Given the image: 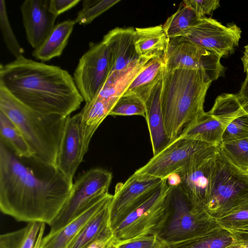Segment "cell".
I'll use <instances>...</instances> for the list:
<instances>
[{"mask_svg":"<svg viewBox=\"0 0 248 248\" xmlns=\"http://www.w3.org/2000/svg\"><path fill=\"white\" fill-rule=\"evenodd\" d=\"M73 183L34 155L19 157L0 141V209L18 221L50 225L68 200Z\"/></svg>","mask_w":248,"mask_h":248,"instance_id":"1","label":"cell"},{"mask_svg":"<svg viewBox=\"0 0 248 248\" xmlns=\"http://www.w3.org/2000/svg\"><path fill=\"white\" fill-rule=\"evenodd\" d=\"M0 86L25 105L45 114L68 117L84 101L66 70L24 56L0 65Z\"/></svg>","mask_w":248,"mask_h":248,"instance_id":"2","label":"cell"},{"mask_svg":"<svg viewBox=\"0 0 248 248\" xmlns=\"http://www.w3.org/2000/svg\"><path fill=\"white\" fill-rule=\"evenodd\" d=\"M212 82L202 70L165 69L161 105L165 131L171 142L205 115V98Z\"/></svg>","mask_w":248,"mask_h":248,"instance_id":"3","label":"cell"},{"mask_svg":"<svg viewBox=\"0 0 248 248\" xmlns=\"http://www.w3.org/2000/svg\"><path fill=\"white\" fill-rule=\"evenodd\" d=\"M0 110L21 132L35 157L56 166L60 143L67 117L37 112L0 86Z\"/></svg>","mask_w":248,"mask_h":248,"instance_id":"4","label":"cell"},{"mask_svg":"<svg viewBox=\"0 0 248 248\" xmlns=\"http://www.w3.org/2000/svg\"><path fill=\"white\" fill-rule=\"evenodd\" d=\"M218 226L205 210L193 206L180 186H169L162 216L153 234L167 244L189 239Z\"/></svg>","mask_w":248,"mask_h":248,"instance_id":"5","label":"cell"},{"mask_svg":"<svg viewBox=\"0 0 248 248\" xmlns=\"http://www.w3.org/2000/svg\"><path fill=\"white\" fill-rule=\"evenodd\" d=\"M248 202V172L232 163L219 145L206 212L215 219Z\"/></svg>","mask_w":248,"mask_h":248,"instance_id":"6","label":"cell"},{"mask_svg":"<svg viewBox=\"0 0 248 248\" xmlns=\"http://www.w3.org/2000/svg\"><path fill=\"white\" fill-rule=\"evenodd\" d=\"M217 146L199 140L178 138L153 155L133 174L141 178L163 179L171 173L197 165L214 156Z\"/></svg>","mask_w":248,"mask_h":248,"instance_id":"7","label":"cell"},{"mask_svg":"<svg viewBox=\"0 0 248 248\" xmlns=\"http://www.w3.org/2000/svg\"><path fill=\"white\" fill-rule=\"evenodd\" d=\"M112 173L93 168L79 176L73 183L70 196L60 213L49 225V232H55L71 221L97 196L108 192Z\"/></svg>","mask_w":248,"mask_h":248,"instance_id":"8","label":"cell"},{"mask_svg":"<svg viewBox=\"0 0 248 248\" xmlns=\"http://www.w3.org/2000/svg\"><path fill=\"white\" fill-rule=\"evenodd\" d=\"M169 188L165 179L112 230L113 241H123L153 234L160 221L164 200Z\"/></svg>","mask_w":248,"mask_h":248,"instance_id":"9","label":"cell"},{"mask_svg":"<svg viewBox=\"0 0 248 248\" xmlns=\"http://www.w3.org/2000/svg\"><path fill=\"white\" fill-rule=\"evenodd\" d=\"M112 69L109 49L102 41L93 44L80 58L74 73L76 86L86 102L99 93Z\"/></svg>","mask_w":248,"mask_h":248,"instance_id":"10","label":"cell"},{"mask_svg":"<svg viewBox=\"0 0 248 248\" xmlns=\"http://www.w3.org/2000/svg\"><path fill=\"white\" fill-rule=\"evenodd\" d=\"M221 57L181 37L170 39L165 58V69L204 70L212 81L222 76Z\"/></svg>","mask_w":248,"mask_h":248,"instance_id":"11","label":"cell"},{"mask_svg":"<svg viewBox=\"0 0 248 248\" xmlns=\"http://www.w3.org/2000/svg\"><path fill=\"white\" fill-rule=\"evenodd\" d=\"M241 31L236 25L225 26L211 17H202L180 36L221 58L238 46Z\"/></svg>","mask_w":248,"mask_h":248,"instance_id":"12","label":"cell"},{"mask_svg":"<svg viewBox=\"0 0 248 248\" xmlns=\"http://www.w3.org/2000/svg\"><path fill=\"white\" fill-rule=\"evenodd\" d=\"M164 179L141 178L134 174L115 186L109 205V224L112 231L130 212L144 200Z\"/></svg>","mask_w":248,"mask_h":248,"instance_id":"13","label":"cell"},{"mask_svg":"<svg viewBox=\"0 0 248 248\" xmlns=\"http://www.w3.org/2000/svg\"><path fill=\"white\" fill-rule=\"evenodd\" d=\"M81 114L68 116L60 143L56 167L71 182L85 155L80 131Z\"/></svg>","mask_w":248,"mask_h":248,"instance_id":"14","label":"cell"},{"mask_svg":"<svg viewBox=\"0 0 248 248\" xmlns=\"http://www.w3.org/2000/svg\"><path fill=\"white\" fill-rule=\"evenodd\" d=\"M27 40L39 47L53 29L57 16L49 10V0H26L20 6Z\"/></svg>","mask_w":248,"mask_h":248,"instance_id":"15","label":"cell"},{"mask_svg":"<svg viewBox=\"0 0 248 248\" xmlns=\"http://www.w3.org/2000/svg\"><path fill=\"white\" fill-rule=\"evenodd\" d=\"M216 155V154L197 165L178 172L181 178L180 186L196 208L205 210L209 201Z\"/></svg>","mask_w":248,"mask_h":248,"instance_id":"16","label":"cell"},{"mask_svg":"<svg viewBox=\"0 0 248 248\" xmlns=\"http://www.w3.org/2000/svg\"><path fill=\"white\" fill-rule=\"evenodd\" d=\"M112 198L113 195L108 192L95 197L67 225L43 237L40 248H69L89 221L102 208L109 204Z\"/></svg>","mask_w":248,"mask_h":248,"instance_id":"17","label":"cell"},{"mask_svg":"<svg viewBox=\"0 0 248 248\" xmlns=\"http://www.w3.org/2000/svg\"><path fill=\"white\" fill-rule=\"evenodd\" d=\"M135 31L133 27H117L103 37L102 41L107 46L111 58V72L122 70L140 58L135 47Z\"/></svg>","mask_w":248,"mask_h":248,"instance_id":"18","label":"cell"},{"mask_svg":"<svg viewBox=\"0 0 248 248\" xmlns=\"http://www.w3.org/2000/svg\"><path fill=\"white\" fill-rule=\"evenodd\" d=\"M162 79L154 86L144 102L146 109L145 119L150 134L153 155L157 154L171 142L165 131L161 109Z\"/></svg>","mask_w":248,"mask_h":248,"instance_id":"19","label":"cell"},{"mask_svg":"<svg viewBox=\"0 0 248 248\" xmlns=\"http://www.w3.org/2000/svg\"><path fill=\"white\" fill-rule=\"evenodd\" d=\"M170 40L163 25L135 28V44L139 58L165 61Z\"/></svg>","mask_w":248,"mask_h":248,"instance_id":"20","label":"cell"},{"mask_svg":"<svg viewBox=\"0 0 248 248\" xmlns=\"http://www.w3.org/2000/svg\"><path fill=\"white\" fill-rule=\"evenodd\" d=\"M152 60L140 58L122 70L111 72L97 95L116 103Z\"/></svg>","mask_w":248,"mask_h":248,"instance_id":"21","label":"cell"},{"mask_svg":"<svg viewBox=\"0 0 248 248\" xmlns=\"http://www.w3.org/2000/svg\"><path fill=\"white\" fill-rule=\"evenodd\" d=\"M115 104V102L96 95L91 101L86 102L80 111V131L85 155L89 149L93 134L106 117L109 115Z\"/></svg>","mask_w":248,"mask_h":248,"instance_id":"22","label":"cell"},{"mask_svg":"<svg viewBox=\"0 0 248 248\" xmlns=\"http://www.w3.org/2000/svg\"><path fill=\"white\" fill-rule=\"evenodd\" d=\"M228 125L222 118L209 111L186 129L178 138L199 140L217 146L221 144L223 133Z\"/></svg>","mask_w":248,"mask_h":248,"instance_id":"23","label":"cell"},{"mask_svg":"<svg viewBox=\"0 0 248 248\" xmlns=\"http://www.w3.org/2000/svg\"><path fill=\"white\" fill-rule=\"evenodd\" d=\"M75 24L74 20H67L56 25L41 45L34 49L32 56L43 62L61 56Z\"/></svg>","mask_w":248,"mask_h":248,"instance_id":"24","label":"cell"},{"mask_svg":"<svg viewBox=\"0 0 248 248\" xmlns=\"http://www.w3.org/2000/svg\"><path fill=\"white\" fill-rule=\"evenodd\" d=\"M109 204L102 208L89 221L69 248H87L95 241L113 237L109 224Z\"/></svg>","mask_w":248,"mask_h":248,"instance_id":"25","label":"cell"},{"mask_svg":"<svg viewBox=\"0 0 248 248\" xmlns=\"http://www.w3.org/2000/svg\"><path fill=\"white\" fill-rule=\"evenodd\" d=\"M165 71V60H152L133 80L124 94L135 95L144 102L154 86L163 78Z\"/></svg>","mask_w":248,"mask_h":248,"instance_id":"26","label":"cell"},{"mask_svg":"<svg viewBox=\"0 0 248 248\" xmlns=\"http://www.w3.org/2000/svg\"><path fill=\"white\" fill-rule=\"evenodd\" d=\"M234 243L230 232L218 226L189 239L165 244L168 248H225Z\"/></svg>","mask_w":248,"mask_h":248,"instance_id":"27","label":"cell"},{"mask_svg":"<svg viewBox=\"0 0 248 248\" xmlns=\"http://www.w3.org/2000/svg\"><path fill=\"white\" fill-rule=\"evenodd\" d=\"M0 141L19 157H29L33 152L24 136L9 118L0 110Z\"/></svg>","mask_w":248,"mask_h":248,"instance_id":"28","label":"cell"},{"mask_svg":"<svg viewBox=\"0 0 248 248\" xmlns=\"http://www.w3.org/2000/svg\"><path fill=\"white\" fill-rule=\"evenodd\" d=\"M200 18L193 10L182 2L176 12L167 18L163 27L168 37L171 39L180 36Z\"/></svg>","mask_w":248,"mask_h":248,"instance_id":"29","label":"cell"},{"mask_svg":"<svg viewBox=\"0 0 248 248\" xmlns=\"http://www.w3.org/2000/svg\"><path fill=\"white\" fill-rule=\"evenodd\" d=\"M41 224L29 222L20 230L1 235L0 248H33Z\"/></svg>","mask_w":248,"mask_h":248,"instance_id":"30","label":"cell"},{"mask_svg":"<svg viewBox=\"0 0 248 248\" xmlns=\"http://www.w3.org/2000/svg\"><path fill=\"white\" fill-rule=\"evenodd\" d=\"M221 150L229 160L239 168L248 169V138L222 143Z\"/></svg>","mask_w":248,"mask_h":248,"instance_id":"31","label":"cell"},{"mask_svg":"<svg viewBox=\"0 0 248 248\" xmlns=\"http://www.w3.org/2000/svg\"><path fill=\"white\" fill-rule=\"evenodd\" d=\"M120 0H84L82 8L74 19L75 22L80 25L91 23L95 18L108 10Z\"/></svg>","mask_w":248,"mask_h":248,"instance_id":"32","label":"cell"},{"mask_svg":"<svg viewBox=\"0 0 248 248\" xmlns=\"http://www.w3.org/2000/svg\"><path fill=\"white\" fill-rule=\"evenodd\" d=\"M0 28L4 43L9 51L16 59L23 56L24 49L20 45L14 33L4 0H0Z\"/></svg>","mask_w":248,"mask_h":248,"instance_id":"33","label":"cell"},{"mask_svg":"<svg viewBox=\"0 0 248 248\" xmlns=\"http://www.w3.org/2000/svg\"><path fill=\"white\" fill-rule=\"evenodd\" d=\"M109 115H140L145 118V105L141 99L135 95L123 94L117 100Z\"/></svg>","mask_w":248,"mask_h":248,"instance_id":"34","label":"cell"},{"mask_svg":"<svg viewBox=\"0 0 248 248\" xmlns=\"http://www.w3.org/2000/svg\"><path fill=\"white\" fill-rule=\"evenodd\" d=\"M217 224L227 230L248 225V202L216 219Z\"/></svg>","mask_w":248,"mask_h":248,"instance_id":"35","label":"cell"},{"mask_svg":"<svg viewBox=\"0 0 248 248\" xmlns=\"http://www.w3.org/2000/svg\"><path fill=\"white\" fill-rule=\"evenodd\" d=\"M247 138H248V111L236 118L229 124L223 133L222 143Z\"/></svg>","mask_w":248,"mask_h":248,"instance_id":"36","label":"cell"},{"mask_svg":"<svg viewBox=\"0 0 248 248\" xmlns=\"http://www.w3.org/2000/svg\"><path fill=\"white\" fill-rule=\"evenodd\" d=\"M112 245L113 248H168L154 234L123 241L112 240Z\"/></svg>","mask_w":248,"mask_h":248,"instance_id":"37","label":"cell"},{"mask_svg":"<svg viewBox=\"0 0 248 248\" xmlns=\"http://www.w3.org/2000/svg\"><path fill=\"white\" fill-rule=\"evenodd\" d=\"M183 2L193 10L200 17H203L205 15H210L219 6L217 0H186Z\"/></svg>","mask_w":248,"mask_h":248,"instance_id":"38","label":"cell"},{"mask_svg":"<svg viewBox=\"0 0 248 248\" xmlns=\"http://www.w3.org/2000/svg\"><path fill=\"white\" fill-rule=\"evenodd\" d=\"M80 1V0H49V10L58 16L75 6Z\"/></svg>","mask_w":248,"mask_h":248,"instance_id":"39","label":"cell"},{"mask_svg":"<svg viewBox=\"0 0 248 248\" xmlns=\"http://www.w3.org/2000/svg\"><path fill=\"white\" fill-rule=\"evenodd\" d=\"M237 243H248V225L240 227L228 229Z\"/></svg>","mask_w":248,"mask_h":248,"instance_id":"40","label":"cell"},{"mask_svg":"<svg viewBox=\"0 0 248 248\" xmlns=\"http://www.w3.org/2000/svg\"><path fill=\"white\" fill-rule=\"evenodd\" d=\"M241 101L248 105V71L246 72V77L243 82L240 90L237 94Z\"/></svg>","mask_w":248,"mask_h":248,"instance_id":"41","label":"cell"},{"mask_svg":"<svg viewBox=\"0 0 248 248\" xmlns=\"http://www.w3.org/2000/svg\"><path fill=\"white\" fill-rule=\"evenodd\" d=\"M113 237L101 239L95 241L87 248H108L112 244Z\"/></svg>","mask_w":248,"mask_h":248,"instance_id":"42","label":"cell"},{"mask_svg":"<svg viewBox=\"0 0 248 248\" xmlns=\"http://www.w3.org/2000/svg\"><path fill=\"white\" fill-rule=\"evenodd\" d=\"M165 179L169 186H176L181 185V178L178 172L171 173Z\"/></svg>","mask_w":248,"mask_h":248,"instance_id":"43","label":"cell"},{"mask_svg":"<svg viewBox=\"0 0 248 248\" xmlns=\"http://www.w3.org/2000/svg\"><path fill=\"white\" fill-rule=\"evenodd\" d=\"M245 51L244 55L241 58L244 67V71L246 72L248 71V45L245 46Z\"/></svg>","mask_w":248,"mask_h":248,"instance_id":"44","label":"cell"},{"mask_svg":"<svg viewBox=\"0 0 248 248\" xmlns=\"http://www.w3.org/2000/svg\"><path fill=\"white\" fill-rule=\"evenodd\" d=\"M225 248H248V243H234Z\"/></svg>","mask_w":248,"mask_h":248,"instance_id":"45","label":"cell"},{"mask_svg":"<svg viewBox=\"0 0 248 248\" xmlns=\"http://www.w3.org/2000/svg\"><path fill=\"white\" fill-rule=\"evenodd\" d=\"M113 248V246H112V244H111V245L109 247V248Z\"/></svg>","mask_w":248,"mask_h":248,"instance_id":"46","label":"cell"},{"mask_svg":"<svg viewBox=\"0 0 248 248\" xmlns=\"http://www.w3.org/2000/svg\"><path fill=\"white\" fill-rule=\"evenodd\" d=\"M247 171L248 172V170Z\"/></svg>","mask_w":248,"mask_h":248,"instance_id":"47","label":"cell"},{"mask_svg":"<svg viewBox=\"0 0 248 248\" xmlns=\"http://www.w3.org/2000/svg\"><path fill=\"white\" fill-rule=\"evenodd\" d=\"M34 248V247H33Z\"/></svg>","mask_w":248,"mask_h":248,"instance_id":"48","label":"cell"}]
</instances>
